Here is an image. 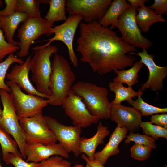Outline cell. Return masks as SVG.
I'll list each match as a JSON object with an SVG mask.
<instances>
[{
  "label": "cell",
  "mask_w": 167,
  "mask_h": 167,
  "mask_svg": "<svg viewBox=\"0 0 167 167\" xmlns=\"http://www.w3.org/2000/svg\"><path fill=\"white\" fill-rule=\"evenodd\" d=\"M71 162L59 156H54L38 163L36 167H71Z\"/></svg>",
  "instance_id": "33"
},
{
  "label": "cell",
  "mask_w": 167,
  "mask_h": 167,
  "mask_svg": "<svg viewBox=\"0 0 167 167\" xmlns=\"http://www.w3.org/2000/svg\"><path fill=\"white\" fill-rule=\"evenodd\" d=\"M131 6L130 4L125 0L112 1L104 16L98 22L104 27L110 25L109 28L113 29L115 28L120 15Z\"/></svg>",
  "instance_id": "21"
},
{
  "label": "cell",
  "mask_w": 167,
  "mask_h": 167,
  "mask_svg": "<svg viewBox=\"0 0 167 167\" xmlns=\"http://www.w3.org/2000/svg\"><path fill=\"white\" fill-rule=\"evenodd\" d=\"M72 167H84L83 165L81 164H77Z\"/></svg>",
  "instance_id": "41"
},
{
  "label": "cell",
  "mask_w": 167,
  "mask_h": 167,
  "mask_svg": "<svg viewBox=\"0 0 167 167\" xmlns=\"http://www.w3.org/2000/svg\"><path fill=\"white\" fill-rule=\"evenodd\" d=\"M24 155L27 162L39 163L54 156H59L65 158L69 157L66 151L59 143L44 144L27 143L24 148Z\"/></svg>",
  "instance_id": "16"
},
{
  "label": "cell",
  "mask_w": 167,
  "mask_h": 167,
  "mask_svg": "<svg viewBox=\"0 0 167 167\" xmlns=\"http://www.w3.org/2000/svg\"><path fill=\"white\" fill-rule=\"evenodd\" d=\"M71 89L81 98L92 116L99 120L110 119L112 105L108 98L106 88L79 81L73 85Z\"/></svg>",
  "instance_id": "3"
},
{
  "label": "cell",
  "mask_w": 167,
  "mask_h": 167,
  "mask_svg": "<svg viewBox=\"0 0 167 167\" xmlns=\"http://www.w3.org/2000/svg\"><path fill=\"white\" fill-rule=\"evenodd\" d=\"M142 116L140 112L134 107L120 104L112 105L110 119L117 124V127L133 132L139 130Z\"/></svg>",
  "instance_id": "15"
},
{
  "label": "cell",
  "mask_w": 167,
  "mask_h": 167,
  "mask_svg": "<svg viewBox=\"0 0 167 167\" xmlns=\"http://www.w3.org/2000/svg\"><path fill=\"white\" fill-rule=\"evenodd\" d=\"M112 0H67L66 10L69 15H80L85 23L100 20L110 5Z\"/></svg>",
  "instance_id": "12"
},
{
  "label": "cell",
  "mask_w": 167,
  "mask_h": 167,
  "mask_svg": "<svg viewBox=\"0 0 167 167\" xmlns=\"http://www.w3.org/2000/svg\"><path fill=\"white\" fill-rule=\"evenodd\" d=\"M0 167H2V166H1V165L0 164Z\"/></svg>",
  "instance_id": "45"
},
{
  "label": "cell",
  "mask_w": 167,
  "mask_h": 167,
  "mask_svg": "<svg viewBox=\"0 0 167 167\" xmlns=\"http://www.w3.org/2000/svg\"><path fill=\"white\" fill-rule=\"evenodd\" d=\"M145 135L151 137L156 140L160 137L167 139V128L153 125L150 122H142L140 124Z\"/></svg>",
  "instance_id": "30"
},
{
  "label": "cell",
  "mask_w": 167,
  "mask_h": 167,
  "mask_svg": "<svg viewBox=\"0 0 167 167\" xmlns=\"http://www.w3.org/2000/svg\"><path fill=\"white\" fill-rule=\"evenodd\" d=\"M148 7L157 15L167 14V0H155L154 3Z\"/></svg>",
  "instance_id": "36"
},
{
  "label": "cell",
  "mask_w": 167,
  "mask_h": 167,
  "mask_svg": "<svg viewBox=\"0 0 167 167\" xmlns=\"http://www.w3.org/2000/svg\"><path fill=\"white\" fill-rule=\"evenodd\" d=\"M24 62L23 60L18 58L13 53H11L6 59L0 63V89L5 90L10 93V88L5 82V78L6 77L7 71L12 64L17 63L21 64Z\"/></svg>",
  "instance_id": "29"
},
{
  "label": "cell",
  "mask_w": 167,
  "mask_h": 167,
  "mask_svg": "<svg viewBox=\"0 0 167 167\" xmlns=\"http://www.w3.org/2000/svg\"></svg>",
  "instance_id": "46"
},
{
  "label": "cell",
  "mask_w": 167,
  "mask_h": 167,
  "mask_svg": "<svg viewBox=\"0 0 167 167\" xmlns=\"http://www.w3.org/2000/svg\"><path fill=\"white\" fill-rule=\"evenodd\" d=\"M19 49V46L11 44L5 40L3 32L0 27V63L6 55L13 53Z\"/></svg>",
  "instance_id": "34"
},
{
  "label": "cell",
  "mask_w": 167,
  "mask_h": 167,
  "mask_svg": "<svg viewBox=\"0 0 167 167\" xmlns=\"http://www.w3.org/2000/svg\"><path fill=\"white\" fill-rule=\"evenodd\" d=\"M28 17L26 13L19 11L10 15L0 16V27L8 42L19 46V41H16L13 39L15 32L20 23H23Z\"/></svg>",
  "instance_id": "20"
},
{
  "label": "cell",
  "mask_w": 167,
  "mask_h": 167,
  "mask_svg": "<svg viewBox=\"0 0 167 167\" xmlns=\"http://www.w3.org/2000/svg\"><path fill=\"white\" fill-rule=\"evenodd\" d=\"M138 13L135 16L136 23L141 30L145 32H148L150 27L156 22H166L162 15H156L154 11L145 5L139 7Z\"/></svg>",
  "instance_id": "22"
},
{
  "label": "cell",
  "mask_w": 167,
  "mask_h": 167,
  "mask_svg": "<svg viewBox=\"0 0 167 167\" xmlns=\"http://www.w3.org/2000/svg\"><path fill=\"white\" fill-rule=\"evenodd\" d=\"M131 55H135L141 58L140 61L147 67L149 71L148 80L142 85V91L150 88L154 91L161 90L163 87V81L167 76V67L157 66L154 60V56L148 53L147 49H143L142 52L137 53H131Z\"/></svg>",
  "instance_id": "14"
},
{
  "label": "cell",
  "mask_w": 167,
  "mask_h": 167,
  "mask_svg": "<svg viewBox=\"0 0 167 167\" xmlns=\"http://www.w3.org/2000/svg\"><path fill=\"white\" fill-rule=\"evenodd\" d=\"M143 65L140 60L135 62L127 70H115L114 72L117 76L113 79V82L125 84L128 87H132L138 83V73Z\"/></svg>",
  "instance_id": "23"
},
{
  "label": "cell",
  "mask_w": 167,
  "mask_h": 167,
  "mask_svg": "<svg viewBox=\"0 0 167 167\" xmlns=\"http://www.w3.org/2000/svg\"><path fill=\"white\" fill-rule=\"evenodd\" d=\"M6 84L13 107L19 120L42 113L43 109L49 104L48 99L37 96L26 94L16 84L9 80Z\"/></svg>",
  "instance_id": "5"
},
{
  "label": "cell",
  "mask_w": 167,
  "mask_h": 167,
  "mask_svg": "<svg viewBox=\"0 0 167 167\" xmlns=\"http://www.w3.org/2000/svg\"><path fill=\"white\" fill-rule=\"evenodd\" d=\"M49 8L45 19L50 24L55 22L65 21L66 3L65 0H49Z\"/></svg>",
  "instance_id": "25"
},
{
  "label": "cell",
  "mask_w": 167,
  "mask_h": 167,
  "mask_svg": "<svg viewBox=\"0 0 167 167\" xmlns=\"http://www.w3.org/2000/svg\"><path fill=\"white\" fill-rule=\"evenodd\" d=\"M109 133L108 127L104 126L102 122H100L94 135L89 138L81 137L80 144L81 154H84L89 158H94L97 147L104 143L105 139Z\"/></svg>",
  "instance_id": "19"
},
{
  "label": "cell",
  "mask_w": 167,
  "mask_h": 167,
  "mask_svg": "<svg viewBox=\"0 0 167 167\" xmlns=\"http://www.w3.org/2000/svg\"><path fill=\"white\" fill-rule=\"evenodd\" d=\"M75 79L67 60L63 56L54 54L49 80V104L54 106L62 105Z\"/></svg>",
  "instance_id": "2"
},
{
  "label": "cell",
  "mask_w": 167,
  "mask_h": 167,
  "mask_svg": "<svg viewBox=\"0 0 167 167\" xmlns=\"http://www.w3.org/2000/svg\"><path fill=\"white\" fill-rule=\"evenodd\" d=\"M150 122L157 126L167 128V114L165 113L152 115Z\"/></svg>",
  "instance_id": "38"
},
{
  "label": "cell",
  "mask_w": 167,
  "mask_h": 167,
  "mask_svg": "<svg viewBox=\"0 0 167 167\" xmlns=\"http://www.w3.org/2000/svg\"><path fill=\"white\" fill-rule=\"evenodd\" d=\"M109 87L110 90L115 94L114 99L110 102L112 105L120 104L124 101H129L132 98L137 96L139 94V90L136 92L133 90L132 87H126L120 83L110 82Z\"/></svg>",
  "instance_id": "24"
},
{
  "label": "cell",
  "mask_w": 167,
  "mask_h": 167,
  "mask_svg": "<svg viewBox=\"0 0 167 167\" xmlns=\"http://www.w3.org/2000/svg\"><path fill=\"white\" fill-rule=\"evenodd\" d=\"M0 144L3 156L11 153L23 158L22 154L17 148L18 146L16 142L12 139L9 134L0 126Z\"/></svg>",
  "instance_id": "27"
},
{
  "label": "cell",
  "mask_w": 167,
  "mask_h": 167,
  "mask_svg": "<svg viewBox=\"0 0 167 167\" xmlns=\"http://www.w3.org/2000/svg\"><path fill=\"white\" fill-rule=\"evenodd\" d=\"M139 94L137 99L135 101L132 99L127 101L128 104L139 111L142 116H148L154 114L167 112V108H160L149 104L145 102L142 97L143 92L140 88L139 90Z\"/></svg>",
  "instance_id": "26"
},
{
  "label": "cell",
  "mask_w": 167,
  "mask_h": 167,
  "mask_svg": "<svg viewBox=\"0 0 167 167\" xmlns=\"http://www.w3.org/2000/svg\"><path fill=\"white\" fill-rule=\"evenodd\" d=\"M84 167H90V166L88 164H86Z\"/></svg>",
  "instance_id": "44"
},
{
  "label": "cell",
  "mask_w": 167,
  "mask_h": 167,
  "mask_svg": "<svg viewBox=\"0 0 167 167\" xmlns=\"http://www.w3.org/2000/svg\"><path fill=\"white\" fill-rule=\"evenodd\" d=\"M3 1L2 0H0V7H2L3 5Z\"/></svg>",
  "instance_id": "43"
},
{
  "label": "cell",
  "mask_w": 167,
  "mask_h": 167,
  "mask_svg": "<svg viewBox=\"0 0 167 167\" xmlns=\"http://www.w3.org/2000/svg\"><path fill=\"white\" fill-rule=\"evenodd\" d=\"M151 149L148 147L135 143L130 148L131 156L135 160H145L150 157Z\"/></svg>",
  "instance_id": "32"
},
{
  "label": "cell",
  "mask_w": 167,
  "mask_h": 167,
  "mask_svg": "<svg viewBox=\"0 0 167 167\" xmlns=\"http://www.w3.org/2000/svg\"><path fill=\"white\" fill-rule=\"evenodd\" d=\"M27 143L50 144L56 143L57 139L48 127L42 113L19 121Z\"/></svg>",
  "instance_id": "10"
},
{
  "label": "cell",
  "mask_w": 167,
  "mask_h": 167,
  "mask_svg": "<svg viewBox=\"0 0 167 167\" xmlns=\"http://www.w3.org/2000/svg\"><path fill=\"white\" fill-rule=\"evenodd\" d=\"M124 140L125 144H130L131 142L143 145L150 148L152 149L156 148L155 143L156 140L153 138L146 135L130 132L128 135L126 136Z\"/></svg>",
  "instance_id": "31"
},
{
  "label": "cell",
  "mask_w": 167,
  "mask_h": 167,
  "mask_svg": "<svg viewBox=\"0 0 167 167\" xmlns=\"http://www.w3.org/2000/svg\"><path fill=\"white\" fill-rule=\"evenodd\" d=\"M31 59V56H29L23 64L15 65L9 73H7L6 77L22 88L28 94L48 99V96L37 91L29 80V72Z\"/></svg>",
  "instance_id": "17"
},
{
  "label": "cell",
  "mask_w": 167,
  "mask_h": 167,
  "mask_svg": "<svg viewBox=\"0 0 167 167\" xmlns=\"http://www.w3.org/2000/svg\"><path fill=\"white\" fill-rule=\"evenodd\" d=\"M79 27L76 51L81 61L88 64L93 72L103 75L131 67L135 62L136 58L129 54L136 49L125 43L112 29L96 21L81 22Z\"/></svg>",
  "instance_id": "1"
},
{
  "label": "cell",
  "mask_w": 167,
  "mask_h": 167,
  "mask_svg": "<svg viewBox=\"0 0 167 167\" xmlns=\"http://www.w3.org/2000/svg\"><path fill=\"white\" fill-rule=\"evenodd\" d=\"M58 51L57 47L51 45L38 49L35 51L30 62V71L32 74V80L36 83V89L48 98L50 95L49 80L51 72L50 58Z\"/></svg>",
  "instance_id": "4"
},
{
  "label": "cell",
  "mask_w": 167,
  "mask_h": 167,
  "mask_svg": "<svg viewBox=\"0 0 167 167\" xmlns=\"http://www.w3.org/2000/svg\"><path fill=\"white\" fill-rule=\"evenodd\" d=\"M131 6L135 7L137 9L139 7L145 5V3L149 1L148 0H128Z\"/></svg>",
  "instance_id": "40"
},
{
  "label": "cell",
  "mask_w": 167,
  "mask_h": 167,
  "mask_svg": "<svg viewBox=\"0 0 167 167\" xmlns=\"http://www.w3.org/2000/svg\"><path fill=\"white\" fill-rule=\"evenodd\" d=\"M3 158L7 164H11L15 167H36L38 164L33 162H27L23 158L11 153L3 156Z\"/></svg>",
  "instance_id": "35"
},
{
  "label": "cell",
  "mask_w": 167,
  "mask_h": 167,
  "mask_svg": "<svg viewBox=\"0 0 167 167\" xmlns=\"http://www.w3.org/2000/svg\"><path fill=\"white\" fill-rule=\"evenodd\" d=\"M44 116L48 127L53 132L59 143L68 153L72 152L76 156H79L81 154L80 144L82 128L65 125L54 118Z\"/></svg>",
  "instance_id": "11"
},
{
  "label": "cell",
  "mask_w": 167,
  "mask_h": 167,
  "mask_svg": "<svg viewBox=\"0 0 167 167\" xmlns=\"http://www.w3.org/2000/svg\"><path fill=\"white\" fill-rule=\"evenodd\" d=\"M65 114L74 126L86 128L96 124L99 120L88 112L81 98L71 89L62 105Z\"/></svg>",
  "instance_id": "13"
},
{
  "label": "cell",
  "mask_w": 167,
  "mask_h": 167,
  "mask_svg": "<svg viewBox=\"0 0 167 167\" xmlns=\"http://www.w3.org/2000/svg\"><path fill=\"white\" fill-rule=\"evenodd\" d=\"M128 131L125 128L117 127L103 149L95 153L94 158L104 165L110 157L119 154V145L126 137Z\"/></svg>",
  "instance_id": "18"
},
{
  "label": "cell",
  "mask_w": 167,
  "mask_h": 167,
  "mask_svg": "<svg viewBox=\"0 0 167 167\" xmlns=\"http://www.w3.org/2000/svg\"><path fill=\"white\" fill-rule=\"evenodd\" d=\"M0 96L3 107L0 119V126L13 137L17 144L23 158L25 159V137L19 125L10 93L5 90L0 89Z\"/></svg>",
  "instance_id": "8"
},
{
  "label": "cell",
  "mask_w": 167,
  "mask_h": 167,
  "mask_svg": "<svg viewBox=\"0 0 167 167\" xmlns=\"http://www.w3.org/2000/svg\"><path fill=\"white\" fill-rule=\"evenodd\" d=\"M2 109H1L0 105V119L2 116Z\"/></svg>",
  "instance_id": "42"
},
{
  "label": "cell",
  "mask_w": 167,
  "mask_h": 167,
  "mask_svg": "<svg viewBox=\"0 0 167 167\" xmlns=\"http://www.w3.org/2000/svg\"><path fill=\"white\" fill-rule=\"evenodd\" d=\"M6 7L0 10V16H6L11 15L16 11L17 0H5Z\"/></svg>",
  "instance_id": "37"
},
{
  "label": "cell",
  "mask_w": 167,
  "mask_h": 167,
  "mask_svg": "<svg viewBox=\"0 0 167 167\" xmlns=\"http://www.w3.org/2000/svg\"><path fill=\"white\" fill-rule=\"evenodd\" d=\"M83 19L80 15H69L66 19L62 24L52 28L50 35L54 34V36L46 44L40 46H35L32 49L36 50L46 47L54 41H62L67 48L69 58L73 65L75 67L78 66V60L73 47V42L76 29Z\"/></svg>",
  "instance_id": "9"
},
{
  "label": "cell",
  "mask_w": 167,
  "mask_h": 167,
  "mask_svg": "<svg viewBox=\"0 0 167 167\" xmlns=\"http://www.w3.org/2000/svg\"><path fill=\"white\" fill-rule=\"evenodd\" d=\"M40 3L41 0H17L16 11L25 13L30 17L41 16Z\"/></svg>",
  "instance_id": "28"
},
{
  "label": "cell",
  "mask_w": 167,
  "mask_h": 167,
  "mask_svg": "<svg viewBox=\"0 0 167 167\" xmlns=\"http://www.w3.org/2000/svg\"><path fill=\"white\" fill-rule=\"evenodd\" d=\"M53 26L41 16L28 17L23 23L18 31L19 39L20 50L18 54L19 58L28 56L31 45L35 40L43 34L50 35V31Z\"/></svg>",
  "instance_id": "7"
},
{
  "label": "cell",
  "mask_w": 167,
  "mask_h": 167,
  "mask_svg": "<svg viewBox=\"0 0 167 167\" xmlns=\"http://www.w3.org/2000/svg\"><path fill=\"white\" fill-rule=\"evenodd\" d=\"M81 157L90 167H105L104 165L99 161L95 158H89L84 154L83 153Z\"/></svg>",
  "instance_id": "39"
},
{
  "label": "cell",
  "mask_w": 167,
  "mask_h": 167,
  "mask_svg": "<svg viewBox=\"0 0 167 167\" xmlns=\"http://www.w3.org/2000/svg\"><path fill=\"white\" fill-rule=\"evenodd\" d=\"M137 10L135 7L131 6L126 10L119 17L115 28L121 33V38L125 43L135 48L147 49L152 43L143 36L136 23Z\"/></svg>",
  "instance_id": "6"
}]
</instances>
